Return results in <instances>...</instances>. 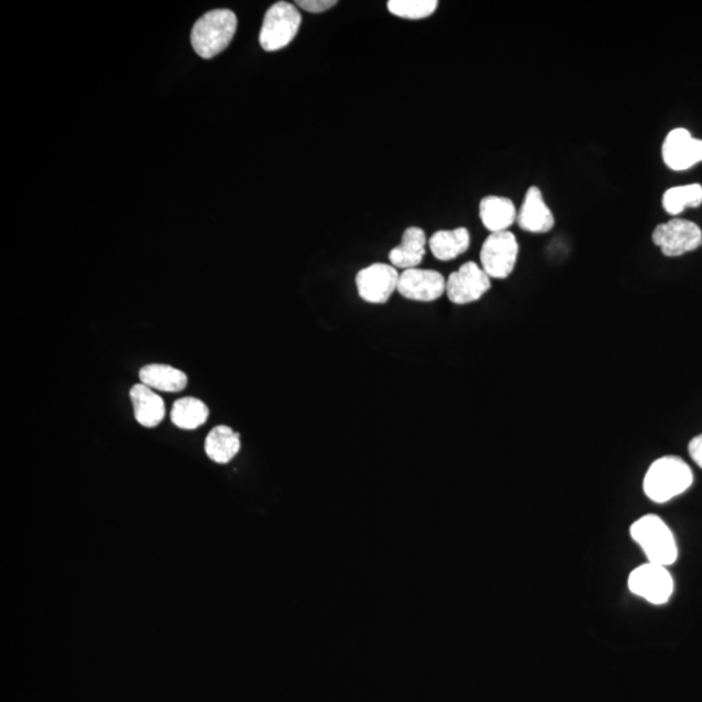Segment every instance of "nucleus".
Returning <instances> with one entry per match:
<instances>
[{"label": "nucleus", "mask_w": 702, "mask_h": 702, "mask_svg": "<svg viewBox=\"0 0 702 702\" xmlns=\"http://www.w3.org/2000/svg\"><path fill=\"white\" fill-rule=\"evenodd\" d=\"M662 158L673 171H687L702 162V141L693 138L687 129H673L663 141Z\"/></svg>", "instance_id": "10"}, {"label": "nucleus", "mask_w": 702, "mask_h": 702, "mask_svg": "<svg viewBox=\"0 0 702 702\" xmlns=\"http://www.w3.org/2000/svg\"><path fill=\"white\" fill-rule=\"evenodd\" d=\"M427 238L422 228L410 227L403 232L400 245L390 250L389 260L394 268H418L426 255Z\"/></svg>", "instance_id": "14"}, {"label": "nucleus", "mask_w": 702, "mask_h": 702, "mask_svg": "<svg viewBox=\"0 0 702 702\" xmlns=\"http://www.w3.org/2000/svg\"><path fill=\"white\" fill-rule=\"evenodd\" d=\"M302 16L292 3L277 2L264 15L259 43L264 51L284 49L297 36Z\"/></svg>", "instance_id": "5"}, {"label": "nucleus", "mask_w": 702, "mask_h": 702, "mask_svg": "<svg viewBox=\"0 0 702 702\" xmlns=\"http://www.w3.org/2000/svg\"><path fill=\"white\" fill-rule=\"evenodd\" d=\"M400 273L392 264L375 263L358 272L355 284L359 297L374 305L387 303L398 288Z\"/></svg>", "instance_id": "8"}, {"label": "nucleus", "mask_w": 702, "mask_h": 702, "mask_svg": "<svg viewBox=\"0 0 702 702\" xmlns=\"http://www.w3.org/2000/svg\"><path fill=\"white\" fill-rule=\"evenodd\" d=\"M702 203V186L691 184L675 186L666 190L662 197V206L670 215H679L686 208H695Z\"/></svg>", "instance_id": "20"}, {"label": "nucleus", "mask_w": 702, "mask_h": 702, "mask_svg": "<svg viewBox=\"0 0 702 702\" xmlns=\"http://www.w3.org/2000/svg\"><path fill=\"white\" fill-rule=\"evenodd\" d=\"M523 231L543 234L552 231L556 220L552 210L546 205L543 192L537 186L527 190L517 218Z\"/></svg>", "instance_id": "12"}, {"label": "nucleus", "mask_w": 702, "mask_h": 702, "mask_svg": "<svg viewBox=\"0 0 702 702\" xmlns=\"http://www.w3.org/2000/svg\"><path fill=\"white\" fill-rule=\"evenodd\" d=\"M470 242V232L467 231V228L461 227L453 229V231L436 232L429 238L428 245L433 257L442 260V262H449V260L466 253Z\"/></svg>", "instance_id": "18"}, {"label": "nucleus", "mask_w": 702, "mask_h": 702, "mask_svg": "<svg viewBox=\"0 0 702 702\" xmlns=\"http://www.w3.org/2000/svg\"><path fill=\"white\" fill-rule=\"evenodd\" d=\"M439 7L437 0H390L388 11L392 15L407 20L426 19Z\"/></svg>", "instance_id": "21"}, {"label": "nucleus", "mask_w": 702, "mask_h": 702, "mask_svg": "<svg viewBox=\"0 0 702 702\" xmlns=\"http://www.w3.org/2000/svg\"><path fill=\"white\" fill-rule=\"evenodd\" d=\"M397 292L410 301L433 302L446 293V280L440 272L411 268L401 273Z\"/></svg>", "instance_id": "11"}, {"label": "nucleus", "mask_w": 702, "mask_h": 702, "mask_svg": "<svg viewBox=\"0 0 702 702\" xmlns=\"http://www.w3.org/2000/svg\"><path fill=\"white\" fill-rule=\"evenodd\" d=\"M693 480V472L686 461L675 455H665L656 459L645 472L643 491L654 504H667L686 493Z\"/></svg>", "instance_id": "1"}, {"label": "nucleus", "mask_w": 702, "mask_h": 702, "mask_svg": "<svg viewBox=\"0 0 702 702\" xmlns=\"http://www.w3.org/2000/svg\"><path fill=\"white\" fill-rule=\"evenodd\" d=\"M240 433L231 427L218 426L211 429L205 442L207 457L219 465H227L240 452Z\"/></svg>", "instance_id": "16"}, {"label": "nucleus", "mask_w": 702, "mask_h": 702, "mask_svg": "<svg viewBox=\"0 0 702 702\" xmlns=\"http://www.w3.org/2000/svg\"><path fill=\"white\" fill-rule=\"evenodd\" d=\"M299 8L310 13H323L335 7L336 0H297Z\"/></svg>", "instance_id": "22"}, {"label": "nucleus", "mask_w": 702, "mask_h": 702, "mask_svg": "<svg viewBox=\"0 0 702 702\" xmlns=\"http://www.w3.org/2000/svg\"><path fill=\"white\" fill-rule=\"evenodd\" d=\"M491 289V277L481 266L467 262L446 280V294L455 305L479 301Z\"/></svg>", "instance_id": "9"}, {"label": "nucleus", "mask_w": 702, "mask_h": 702, "mask_svg": "<svg viewBox=\"0 0 702 702\" xmlns=\"http://www.w3.org/2000/svg\"><path fill=\"white\" fill-rule=\"evenodd\" d=\"M627 585L632 595L656 606L666 605L675 591V580L669 567L650 562L632 570Z\"/></svg>", "instance_id": "4"}, {"label": "nucleus", "mask_w": 702, "mask_h": 702, "mask_svg": "<svg viewBox=\"0 0 702 702\" xmlns=\"http://www.w3.org/2000/svg\"><path fill=\"white\" fill-rule=\"evenodd\" d=\"M481 223L491 233L507 232L518 218L517 208L511 199L488 195L479 206Z\"/></svg>", "instance_id": "13"}, {"label": "nucleus", "mask_w": 702, "mask_h": 702, "mask_svg": "<svg viewBox=\"0 0 702 702\" xmlns=\"http://www.w3.org/2000/svg\"><path fill=\"white\" fill-rule=\"evenodd\" d=\"M210 410L206 403L198 398H180L173 403L171 420L176 427L182 429H195L206 423Z\"/></svg>", "instance_id": "19"}, {"label": "nucleus", "mask_w": 702, "mask_h": 702, "mask_svg": "<svg viewBox=\"0 0 702 702\" xmlns=\"http://www.w3.org/2000/svg\"><path fill=\"white\" fill-rule=\"evenodd\" d=\"M133 403L134 418L143 427L154 428L159 426L166 415V406L163 398L158 396L153 389L145 384H136L129 392Z\"/></svg>", "instance_id": "15"}, {"label": "nucleus", "mask_w": 702, "mask_h": 702, "mask_svg": "<svg viewBox=\"0 0 702 702\" xmlns=\"http://www.w3.org/2000/svg\"><path fill=\"white\" fill-rule=\"evenodd\" d=\"M140 380L146 387L167 393H179L188 385V376L167 364H149L141 368Z\"/></svg>", "instance_id": "17"}, {"label": "nucleus", "mask_w": 702, "mask_h": 702, "mask_svg": "<svg viewBox=\"0 0 702 702\" xmlns=\"http://www.w3.org/2000/svg\"><path fill=\"white\" fill-rule=\"evenodd\" d=\"M630 536L647 557V562L670 567L678 561L679 546L675 533L660 515L647 514L636 519L631 524Z\"/></svg>", "instance_id": "2"}, {"label": "nucleus", "mask_w": 702, "mask_h": 702, "mask_svg": "<svg viewBox=\"0 0 702 702\" xmlns=\"http://www.w3.org/2000/svg\"><path fill=\"white\" fill-rule=\"evenodd\" d=\"M237 16L227 8L207 12L194 24L192 46L203 59L215 58L232 42L237 30Z\"/></svg>", "instance_id": "3"}, {"label": "nucleus", "mask_w": 702, "mask_h": 702, "mask_svg": "<svg viewBox=\"0 0 702 702\" xmlns=\"http://www.w3.org/2000/svg\"><path fill=\"white\" fill-rule=\"evenodd\" d=\"M688 453L691 455L692 461L702 470V433L689 441Z\"/></svg>", "instance_id": "23"}, {"label": "nucleus", "mask_w": 702, "mask_h": 702, "mask_svg": "<svg viewBox=\"0 0 702 702\" xmlns=\"http://www.w3.org/2000/svg\"><path fill=\"white\" fill-rule=\"evenodd\" d=\"M518 255L519 244L514 233H491L481 246V268L491 279H507L517 266Z\"/></svg>", "instance_id": "6"}, {"label": "nucleus", "mask_w": 702, "mask_h": 702, "mask_svg": "<svg viewBox=\"0 0 702 702\" xmlns=\"http://www.w3.org/2000/svg\"><path fill=\"white\" fill-rule=\"evenodd\" d=\"M652 240L666 257H680L699 249L702 231L693 221L673 219L658 225L653 231Z\"/></svg>", "instance_id": "7"}]
</instances>
